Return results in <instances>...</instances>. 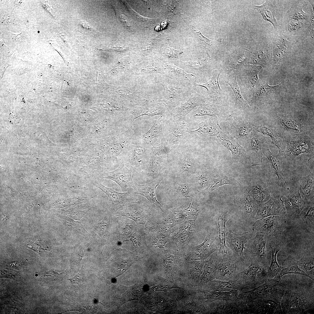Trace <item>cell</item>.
I'll return each instance as SVG.
<instances>
[{"mask_svg": "<svg viewBox=\"0 0 314 314\" xmlns=\"http://www.w3.org/2000/svg\"><path fill=\"white\" fill-rule=\"evenodd\" d=\"M289 288L288 284L277 275L272 279L267 278L264 283L250 290L240 291L237 301L243 306L254 301L274 299L281 301Z\"/></svg>", "mask_w": 314, "mask_h": 314, "instance_id": "cell-1", "label": "cell"}, {"mask_svg": "<svg viewBox=\"0 0 314 314\" xmlns=\"http://www.w3.org/2000/svg\"><path fill=\"white\" fill-rule=\"evenodd\" d=\"M280 305L283 314L309 313L314 309L313 296L304 292L293 291L289 288L284 292Z\"/></svg>", "mask_w": 314, "mask_h": 314, "instance_id": "cell-2", "label": "cell"}, {"mask_svg": "<svg viewBox=\"0 0 314 314\" xmlns=\"http://www.w3.org/2000/svg\"><path fill=\"white\" fill-rule=\"evenodd\" d=\"M184 290L176 292L174 298L177 302L179 313H208L206 302L200 299L192 288L187 287Z\"/></svg>", "mask_w": 314, "mask_h": 314, "instance_id": "cell-3", "label": "cell"}, {"mask_svg": "<svg viewBox=\"0 0 314 314\" xmlns=\"http://www.w3.org/2000/svg\"><path fill=\"white\" fill-rule=\"evenodd\" d=\"M136 140L128 148L125 163L132 171H140L147 168L154 148L139 142L136 144Z\"/></svg>", "mask_w": 314, "mask_h": 314, "instance_id": "cell-4", "label": "cell"}, {"mask_svg": "<svg viewBox=\"0 0 314 314\" xmlns=\"http://www.w3.org/2000/svg\"><path fill=\"white\" fill-rule=\"evenodd\" d=\"M189 130L184 120L175 121L169 118L165 129L162 143L170 153L190 134Z\"/></svg>", "mask_w": 314, "mask_h": 314, "instance_id": "cell-5", "label": "cell"}, {"mask_svg": "<svg viewBox=\"0 0 314 314\" xmlns=\"http://www.w3.org/2000/svg\"><path fill=\"white\" fill-rule=\"evenodd\" d=\"M268 269L251 263L247 268L238 272L235 280L248 287L249 290L253 289L264 283L268 278Z\"/></svg>", "mask_w": 314, "mask_h": 314, "instance_id": "cell-6", "label": "cell"}, {"mask_svg": "<svg viewBox=\"0 0 314 314\" xmlns=\"http://www.w3.org/2000/svg\"><path fill=\"white\" fill-rule=\"evenodd\" d=\"M244 147L247 158V163L251 166L262 164L263 156V146L266 140L265 136L257 131L251 132Z\"/></svg>", "mask_w": 314, "mask_h": 314, "instance_id": "cell-7", "label": "cell"}, {"mask_svg": "<svg viewBox=\"0 0 314 314\" xmlns=\"http://www.w3.org/2000/svg\"><path fill=\"white\" fill-rule=\"evenodd\" d=\"M286 156L295 158L303 153L313 152L314 141L305 133L297 134L286 139Z\"/></svg>", "mask_w": 314, "mask_h": 314, "instance_id": "cell-8", "label": "cell"}, {"mask_svg": "<svg viewBox=\"0 0 314 314\" xmlns=\"http://www.w3.org/2000/svg\"><path fill=\"white\" fill-rule=\"evenodd\" d=\"M217 138L219 143L230 150L232 155L230 160L233 164L245 165L247 158L244 147L236 141L227 130H223Z\"/></svg>", "mask_w": 314, "mask_h": 314, "instance_id": "cell-9", "label": "cell"}, {"mask_svg": "<svg viewBox=\"0 0 314 314\" xmlns=\"http://www.w3.org/2000/svg\"><path fill=\"white\" fill-rule=\"evenodd\" d=\"M162 85L165 93L163 102L170 113L183 103L185 98L192 94L194 91L192 85L179 87L168 84H162Z\"/></svg>", "mask_w": 314, "mask_h": 314, "instance_id": "cell-10", "label": "cell"}, {"mask_svg": "<svg viewBox=\"0 0 314 314\" xmlns=\"http://www.w3.org/2000/svg\"><path fill=\"white\" fill-rule=\"evenodd\" d=\"M169 119L162 116L155 120L149 130L137 139L138 142L153 148L160 145L162 143L165 129Z\"/></svg>", "mask_w": 314, "mask_h": 314, "instance_id": "cell-11", "label": "cell"}, {"mask_svg": "<svg viewBox=\"0 0 314 314\" xmlns=\"http://www.w3.org/2000/svg\"><path fill=\"white\" fill-rule=\"evenodd\" d=\"M132 170L125 163L121 164L115 170L108 172L99 173L98 176L100 178L111 180L115 182L120 187L123 192H126L128 188H136L132 178Z\"/></svg>", "mask_w": 314, "mask_h": 314, "instance_id": "cell-12", "label": "cell"}, {"mask_svg": "<svg viewBox=\"0 0 314 314\" xmlns=\"http://www.w3.org/2000/svg\"><path fill=\"white\" fill-rule=\"evenodd\" d=\"M264 234L257 233L256 236L248 242L247 250L251 263L267 267L266 264V241Z\"/></svg>", "mask_w": 314, "mask_h": 314, "instance_id": "cell-13", "label": "cell"}, {"mask_svg": "<svg viewBox=\"0 0 314 314\" xmlns=\"http://www.w3.org/2000/svg\"><path fill=\"white\" fill-rule=\"evenodd\" d=\"M95 185L108 196L112 203V208L114 211L136 201V194L133 189H130L126 192L121 193L106 187L99 182L95 183Z\"/></svg>", "mask_w": 314, "mask_h": 314, "instance_id": "cell-14", "label": "cell"}, {"mask_svg": "<svg viewBox=\"0 0 314 314\" xmlns=\"http://www.w3.org/2000/svg\"><path fill=\"white\" fill-rule=\"evenodd\" d=\"M252 235L248 232L241 234L234 233L231 230L227 229L226 240L228 242L233 252V255L239 264L245 263L246 259L243 251L245 249V244L247 243Z\"/></svg>", "mask_w": 314, "mask_h": 314, "instance_id": "cell-15", "label": "cell"}, {"mask_svg": "<svg viewBox=\"0 0 314 314\" xmlns=\"http://www.w3.org/2000/svg\"><path fill=\"white\" fill-rule=\"evenodd\" d=\"M283 217L272 215L257 220L253 225L252 230L257 233L270 235L279 234L283 228Z\"/></svg>", "mask_w": 314, "mask_h": 314, "instance_id": "cell-16", "label": "cell"}, {"mask_svg": "<svg viewBox=\"0 0 314 314\" xmlns=\"http://www.w3.org/2000/svg\"><path fill=\"white\" fill-rule=\"evenodd\" d=\"M186 72L193 74L198 78H202L212 72L213 70L211 59L207 54L204 58H200L195 62L179 61L174 64Z\"/></svg>", "mask_w": 314, "mask_h": 314, "instance_id": "cell-17", "label": "cell"}, {"mask_svg": "<svg viewBox=\"0 0 314 314\" xmlns=\"http://www.w3.org/2000/svg\"><path fill=\"white\" fill-rule=\"evenodd\" d=\"M169 154L162 144L153 149L146 168L149 178L154 179L158 176L165 166Z\"/></svg>", "mask_w": 314, "mask_h": 314, "instance_id": "cell-18", "label": "cell"}, {"mask_svg": "<svg viewBox=\"0 0 314 314\" xmlns=\"http://www.w3.org/2000/svg\"><path fill=\"white\" fill-rule=\"evenodd\" d=\"M208 99L194 90L188 100L170 112V119L175 121L184 120L186 116L195 107L204 104Z\"/></svg>", "mask_w": 314, "mask_h": 314, "instance_id": "cell-19", "label": "cell"}, {"mask_svg": "<svg viewBox=\"0 0 314 314\" xmlns=\"http://www.w3.org/2000/svg\"><path fill=\"white\" fill-rule=\"evenodd\" d=\"M239 264L233 254H223L217 267L215 279L224 281L235 280L238 272L237 269Z\"/></svg>", "mask_w": 314, "mask_h": 314, "instance_id": "cell-20", "label": "cell"}, {"mask_svg": "<svg viewBox=\"0 0 314 314\" xmlns=\"http://www.w3.org/2000/svg\"><path fill=\"white\" fill-rule=\"evenodd\" d=\"M275 122L281 130V132L285 131L297 134L304 132L306 129V122L298 117L285 114L276 115L274 117Z\"/></svg>", "mask_w": 314, "mask_h": 314, "instance_id": "cell-21", "label": "cell"}, {"mask_svg": "<svg viewBox=\"0 0 314 314\" xmlns=\"http://www.w3.org/2000/svg\"><path fill=\"white\" fill-rule=\"evenodd\" d=\"M228 129L233 138L237 141L244 137L247 138L253 128L251 123L245 120L242 117L232 113L226 119ZM229 132V133H230Z\"/></svg>", "mask_w": 314, "mask_h": 314, "instance_id": "cell-22", "label": "cell"}, {"mask_svg": "<svg viewBox=\"0 0 314 314\" xmlns=\"http://www.w3.org/2000/svg\"><path fill=\"white\" fill-rule=\"evenodd\" d=\"M281 197L284 206L286 216L293 219L299 218V214L306 207L305 201L302 198L299 190L295 191Z\"/></svg>", "mask_w": 314, "mask_h": 314, "instance_id": "cell-23", "label": "cell"}, {"mask_svg": "<svg viewBox=\"0 0 314 314\" xmlns=\"http://www.w3.org/2000/svg\"><path fill=\"white\" fill-rule=\"evenodd\" d=\"M245 311L249 313L283 314L280 301L267 299L251 302L245 305Z\"/></svg>", "mask_w": 314, "mask_h": 314, "instance_id": "cell-24", "label": "cell"}, {"mask_svg": "<svg viewBox=\"0 0 314 314\" xmlns=\"http://www.w3.org/2000/svg\"><path fill=\"white\" fill-rule=\"evenodd\" d=\"M253 129L264 136L270 137L272 144L276 146L279 151L278 155L280 159L286 158L285 151L286 145V139L283 137V134L275 130L270 125H257L251 124Z\"/></svg>", "mask_w": 314, "mask_h": 314, "instance_id": "cell-25", "label": "cell"}, {"mask_svg": "<svg viewBox=\"0 0 314 314\" xmlns=\"http://www.w3.org/2000/svg\"><path fill=\"white\" fill-rule=\"evenodd\" d=\"M234 202L242 211L245 218H254L260 204L249 194L247 190L239 193Z\"/></svg>", "mask_w": 314, "mask_h": 314, "instance_id": "cell-26", "label": "cell"}, {"mask_svg": "<svg viewBox=\"0 0 314 314\" xmlns=\"http://www.w3.org/2000/svg\"><path fill=\"white\" fill-rule=\"evenodd\" d=\"M286 212L281 197H271L267 201L260 204L254 218L258 220L272 215L286 216Z\"/></svg>", "mask_w": 314, "mask_h": 314, "instance_id": "cell-27", "label": "cell"}, {"mask_svg": "<svg viewBox=\"0 0 314 314\" xmlns=\"http://www.w3.org/2000/svg\"><path fill=\"white\" fill-rule=\"evenodd\" d=\"M204 262V260H200L188 262L184 265L183 279L185 288L199 285Z\"/></svg>", "mask_w": 314, "mask_h": 314, "instance_id": "cell-28", "label": "cell"}, {"mask_svg": "<svg viewBox=\"0 0 314 314\" xmlns=\"http://www.w3.org/2000/svg\"><path fill=\"white\" fill-rule=\"evenodd\" d=\"M194 289L199 297L205 302L213 301H237L240 291L233 290L229 291L213 292L202 290L197 286Z\"/></svg>", "mask_w": 314, "mask_h": 314, "instance_id": "cell-29", "label": "cell"}, {"mask_svg": "<svg viewBox=\"0 0 314 314\" xmlns=\"http://www.w3.org/2000/svg\"><path fill=\"white\" fill-rule=\"evenodd\" d=\"M197 287L204 291L213 292H226L233 290L240 291H243L244 289L249 290L248 287L236 280L224 281L215 279L202 286Z\"/></svg>", "mask_w": 314, "mask_h": 314, "instance_id": "cell-30", "label": "cell"}, {"mask_svg": "<svg viewBox=\"0 0 314 314\" xmlns=\"http://www.w3.org/2000/svg\"><path fill=\"white\" fill-rule=\"evenodd\" d=\"M218 116H211L199 122L198 128L195 130H189L190 134H196L204 136L218 135L223 130L219 123Z\"/></svg>", "mask_w": 314, "mask_h": 314, "instance_id": "cell-31", "label": "cell"}, {"mask_svg": "<svg viewBox=\"0 0 314 314\" xmlns=\"http://www.w3.org/2000/svg\"><path fill=\"white\" fill-rule=\"evenodd\" d=\"M217 251L213 253L210 258L204 262L197 286H202L215 279L217 267L222 258Z\"/></svg>", "mask_w": 314, "mask_h": 314, "instance_id": "cell-32", "label": "cell"}, {"mask_svg": "<svg viewBox=\"0 0 314 314\" xmlns=\"http://www.w3.org/2000/svg\"><path fill=\"white\" fill-rule=\"evenodd\" d=\"M262 68L260 65H246L239 73L242 84L253 94L259 84L258 75Z\"/></svg>", "mask_w": 314, "mask_h": 314, "instance_id": "cell-33", "label": "cell"}, {"mask_svg": "<svg viewBox=\"0 0 314 314\" xmlns=\"http://www.w3.org/2000/svg\"><path fill=\"white\" fill-rule=\"evenodd\" d=\"M291 44L281 32L274 33L272 54L274 64L281 62L286 57Z\"/></svg>", "mask_w": 314, "mask_h": 314, "instance_id": "cell-34", "label": "cell"}, {"mask_svg": "<svg viewBox=\"0 0 314 314\" xmlns=\"http://www.w3.org/2000/svg\"><path fill=\"white\" fill-rule=\"evenodd\" d=\"M225 82L231 87L235 97V102L232 113H237L239 112H247L251 108L248 100H245L241 93L235 74H231L228 76Z\"/></svg>", "mask_w": 314, "mask_h": 314, "instance_id": "cell-35", "label": "cell"}, {"mask_svg": "<svg viewBox=\"0 0 314 314\" xmlns=\"http://www.w3.org/2000/svg\"><path fill=\"white\" fill-rule=\"evenodd\" d=\"M162 178L158 177L152 181L145 184H138L134 182V185L137 188L135 191L136 195H140L146 198L150 202L155 204L156 207L162 210V206L157 201L156 195V188L159 184Z\"/></svg>", "mask_w": 314, "mask_h": 314, "instance_id": "cell-36", "label": "cell"}, {"mask_svg": "<svg viewBox=\"0 0 314 314\" xmlns=\"http://www.w3.org/2000/svg\"><path fill=\"white\" fill-rule=\"evenodd\" d=\"M165 68V74L170 81L179 82L184 81L186 82L188 86H191L194 83H197L198 79L195 75L186 72L175 65H167Z\"/></svg>", "mask_w": 314, "mask_h": 314, "instance_id": "cell-37", "label": "cell"}, {"mask_svg": "<svg viewBox=\"0 0 314 314\" xmlns=\"http://www.w3.org/2000/svg\"><path fill=\"white\" fill-rule=\"evenodd\" d=\"M247 190L260 204L266 202L271 198V189L267 183L254 182L248 187Z\"/></svg>", "mask_w": 314, "mask_h": 314, "instance_id": "cell-38", "label": "cell"}, {"mask_svg": "<svg viewBox=\"0 0 314 314\" xmlns=\"http://www.w3.org/2000/svg\"><path fill=\"white\" fill-rule=\"evenodd\" d=\"M281 83L275 86H271L267 83L259 84L253 94L249 105H256L268 100L278 90Z\"/></svg>", "mask_w": 314, "mask_h": 314, "instance_id": "cell-39", "label": "cell"}, {"mask_svg": "<svg viewBox=\"0 0 314 314\" xmlns=\"http://www.w3.org/2000/svg\"><path fill=\"white\" fill-rule=\"evenodd\" d=\"M215 238L210 234L207 236L204 242L193 249L189 258L193 260H204L215 251L218 250L214 247L213 243Z\"/></svg>", "mask_w": 314, "mask_h": 314, "instance_id": "cell-40", "label": "cell"}, {"mask_svg": "<svg viewBox=\"0 0 314 314\" xmlns=\"http://www.w3.org/2000/svg\"><path fill=\"white\" fill-rule=\"evenodd\" d=\"M263 155L267 158L269 161L272 173L276 175L278 178L279 185L283 187L286 184V181L281 169L280 160H276L270 151L266 140L263 144Z\"/></svg>", "mask_w": 314, "mask_h": 314, "instance_id": "cell-41", "label": "cell"}, {"mask_svg": "<svg viewBox=\"0 0 314 314\" xmlns=\"http://www.w3.org/2000/svg\"><path fill=\"white\" fill-rule=\"evenodd\" d=\"M271 0L266 1L260 6H254L252 8L257 10L265 20L271 23L274 29V33L281 32V27L279 24L275 15V6Z\"/></svg>", "mask_w": 314, "mask_h": 314, "instance_id": "cell-42", "label": "cell"}, {"mask_svg": "<svg viewBox=\"0 0 314 314\" xmlns=\"http://www.w3.org/2000/svg\"><path fill=\"white\" fill-rule=\"evenodd\" d=\"M221 72V71H215L212 76L206 83L202 84L194 83L192 85L205 88L209 96V99L213 101L221 97L223 91L220 86L219 82Z\"/></svg>", "mask_w": 314, "mask_h": 314, "instance_id": "cell-43", "label": "cell"}, {"mask_svg": "<svg viewBox=\"0 0 314 314\" xmlns=\"http://www.w3.org/2000/svg\"><path fill=\"white\" fill-rule=\"evenodd\" d=\"M300 190L304 195L306 207L314 206V174L310 172L301 179Z\"/></svg>", "mask_w": 314, "mask_h": 314, "instance_id": "cell-44", "label": "cell"}, {"mask_svg": "<svg viewBox=\"0 0 314 314\" xmlns=\"http://www.w3.org/2000/svg\"><path fill=\"white\" fill-rule=\"evenodd\" d=\"M134 202L122 207L119 209L118 213L121 215L132 219L137 224H144L145 223L143 219L144 210L141 206L133 203Z\"/></svg>", "mask_w": 314, "mask_h": 314, "instance_id": "cell-45", "label": "cell"}, {"mask_svg": "<svg viewBox=\"0 0 314 314\" xmlns=\"http://www.w3.org/2000/svg\"><path fill=\"white\" fill-rule=\"evenodd\" d=\"M227 212H226L219 216L217 222L216 223L218 237V246L219 247L218 253L223 255L228 253L229 249L226 244V231L227 229L226 225V221L228 219Z\"/></svg>", "mask_w": 314, "mask_h": 314, "instance_id": "cell-46", "label": "cell"}, {"mask_svg": "<svg viewBox=\"0 0 314 314\" xmlns=\"http://www.w3.org/2000/svg\"><path fill=\"white\" fill-rule=\"evenodd\" d=\"M213 102L209 99L205 103L199 106L197 109L192 111L190 116L196 117L218 116L219 111Z\"/></svg>", "mask_w": 314, "mask_h": 314, "instance_id": "cell-47", "label": "cell"}, {"mask_svg": "<svg viewBox=\"0 0 314 314\" xmlns=\"http://www.w3.org/2000/svg\"><path fill=\"white\" fill-rule=\"evenodd\" d=\"M272 251V258L270 265L267 270V276L269 279H272L276 276L280 272L283 267L280 266L276 260V255L280 249L278 245L271 244L270 245Z\"/></svg>", "mask_w": 314, "mask_h": 314, "instance_id": "cell-48", "label": "cell"}, {"mask_svg": "<svg viewBox=\"0 0 314 314\" xmlns=\"http://www.w3.org/2000/svg\"><path fill=\"white\" fill-rule=\"evenodd\" d=\"M295 263L298 266L303 267L306 273L314 280V259L309 248L305 250L301 259Z\"/></svg>", "mask_w": 314, "mask_h": 314, "instance_id": "cell-49", "label": "cell"}, {"mask_svg": "<svg viewBox=\"0 0 314 314\" xmlns=\"http://www.w3.org/2000/svg\"><path fill=\"white\" fill-rule=\"evenodd\" d=\"M304 21L292 20L289 21L285 25L282 33L285 36H295L299 35L305 28Z\"/></svg>", "mask_w": 314, "mask_h": 314, "instance_id": "cell-50", "label": "cell"}, {"mask_svg": "<svg viewBox=\"0 0 314 314\" xmlns=\"http://www.w3.org/2000/svg\"><path fill=\"white\" fill-rule=\"evenodd\" d=\"M226 184L237 186L240 185V184L234 178L220 173L217 177L212 181L207 191L208 192H211L219 187Z\"/></svg>", "mask_w": 314, "mask_h": 314, "instance_id": "cell-51", "label": "cell"}, {"mask_svg": "<svg viewBox=\"0 0 314 314\" xmlns=\"http://www.w3.org/2000/svg\"><path fill=\"white\" fill-rule=\"evenodd\" d=\"M307 4L306 3L302 4L297 3L292 6L287 12L288 22L292 20H304L308 21L307 15L302 10L303 8Z\"/></svg>", "mask_w": 314, "mask_h": 314, "instance_id": "cell-52", "label": "cell"}, {"mask_svg": "<svg viewBox=\"0 0 314 314\" xmlns=\"http://www.w3.org/2000/svg\"><path fill=\"white\" fill-rule=\"evenodd\" d=\"M152 289L154 291H167L169 290L181 288L178 284L167 279L159 278L156 281Z\"/></svg>", "mask_w": 314, "mask_h": 314, "instance_id": "cell-53", "label": "cell"}, {"mask_svg": "<svg viewBox=\"0 0 314 314\" xmlns=\"http://www.w3.org/2000/svg\"><path fill=\"white\" fill-rule=\"evenodd\" d=\"M294 274L304 276L312 279L306 272L300 269L295 262H291L285 267L282 269L277 275L280 278L287 274Z\"/></svg>", "mask_w": 314, "mask_h": 314, "instance_id": "cell-54", "label": "cell"}, {"mask_svg": "<svg viewBox=\"0 0 314 314\" xmlns=\"http://www.w3.org/2000/svg\"><path fill=\"white\" fill-rule=\"evenodd\" d=\"M299 217L301 219L305 224L314 226V206L304 208L299 214Z\"/></svg>", "mask_w": 314, "mask_h": 314, "instance_id": "cell-55", "label": "cell"}, {"mask_svg": "<svg viewBox=\"0 0 314 314\" xmlns=\"http://www.w3.org/2000/svg\"><path fill=\"white\" fill-rule=\"evenodd\" d=\"M246 57L244 54H240L232 58L226 69V72H231L238 68L244 62Z\"/></svg>", "mask_w": 314, "mask_h": 314, "instance_id": "cell-56", "label": "cell"}, {"mask_svg": "<svg viewBox=\"0 0 314 314\" xmlns=\"http://www.w3.org/2000/svg\"><path fill=\"white\" fill-rule=\"evenodd\" d=\"M166 50L165 56L170 61L176 60L182 56L183 53L179 50H175L169 47Z\"/></svg>", "mask_w": 314, "mask_h": 314, "instance_id": "cell-57", "label": "cell"}, {"mask_svg": "<svg viewBox=\"0 0 314 314\" xmlns=\"http://www.w3.org/2000/svg\"><path fill=\"white\" fill-rule=\"evenodd\" d=\"M185 21L186 23L189 27L190 28L195 35L200 40L207 44L210 45L212 44L213 41L204 37L199 31L193 25L191 24L187 21L186 20Z\"/></svg>", "mask_w": 314, "mask_h": 314, "instance_id": "cell-58", "label": "cell"}, {"mask_svg": "<svg viewBox=\"0 0 314 314\" xmlns=\"http://www.w3.org/2000/svg\"><path fill=\"white\" fill-rule=\"evenodd\" d=\"M179 192L186 197H190V190L188 187L185 184H181L178 187Z\"/></svg>", "mask_w": 314, "mask_h": 314, "instance_id": "cell-59", "label": "cell"}, {"mask_svg": "<svg viewBox=\"0 0 314 314\" xmlns=\"http://www.w3.org/2000/svg\"><path fill=\"white\" fill-rule=\"evenodd\" d=\"M137 233H134L130 239L132 242L135 249L139 247L141 245L140 240Z\"/></svg>", "mask_w": 314, "mask_h": 314, "instance_id": "cell-60", "label": "cell"}, {"mask_svg": "<svg viewBox=\"0 0 314 314\" xmlns=\"http://www.w3.org/2000/svg\"><path fill=\"white\" fill-rule=\"evenodd\" d=\"M314 12L312 14V15L311 17V22L309 25V27L306 30V33H307L308 34L309 33H311V34L312 33L313 34L314 32Z\"/></svg>", "mask_w": 314, "mask_h": 314, "instance_id": "cell-61", "label": "cell"}, {"mask_svg": "<svg viewBox=\"0 0 314 314\" xmlns=\"http://www.w3.org/2000/svg\"><path fill=\"white\" fill-rule=\"evenodd\" d=\"M308 163L310 167L314 171V160L313 158H310L308 160Z\"/></svg>", "mask_w": 314, "mask_h": 314, "instance_id": "cell-62", "label": "cell"}]
</instances>
